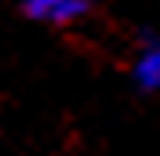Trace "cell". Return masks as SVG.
I'll list each match as a JSON object with an SVG mask.
<instances>
[{
    "instance_id": "6da1fadb",
    "label": "cell",
    "mask_w": 160,
    "mask_h": 156,
    "mask_svg": "<svg viewBox=\"0 0 160 156\" xmlns=\"http://www.w3.org/2000/svg\"><path fill=\"white\" fill-rule=\"evenodd\" d=\"M11 7L34 22V26H45V30H75V26H86L101 0H11Z\"/></svg>"
},
{
    "instance_id": "7a4b0ae2",
    "label": "cell",
    "mask_w": 160,
    "mask_h": 156,
    "mask_svg": "<svg viewBox=\"0 0 160 156\" xmlns=\"http://www.w3.org/2000/svg\"><path fill=\"white\" fill-rule=\"evenodd\" d=\"M130 63H127V78H130V89L142 93V97H153L160 93V34L157 30H138L134 45H130Z\"/></svg>"
}]
</instances>
